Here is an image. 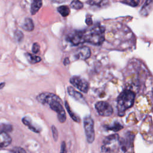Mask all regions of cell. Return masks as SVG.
Returning a JSON list of instances; mask_svg holds the SVG:
<instances>
[{"mask_svg":"<svg viewBox=\"0 0 153 153\" xmlns=\"http://www.w3.org/2000/svg\"><path fill=\"white\" fill-rule=\"evenodd\" d=\"M31 5H30V13L32 15L35 14L41 8L42 5V0H30Z\"/></svg>","mask_w":153,"mask_h":153,"instance_id":"4fadbf2b","label":"cell"},{"mask_svg":"<svg viewBox=\"0 0 153 153\" xmlns=\"http://www.w3.org/2000/svg\"><path fill=\"white\" fill-rule=\"evenodd\" d=\"M105 29L100 25H96L91 29L84 31V42L100 45L105 41Z\"/></svg>","mask_w":153,"mask_h":153,"instance_id":"7a4b0ae2","label":"cell"},{"mask_svg":"<svg viewBox=\"0 0 153 153\" xmlns=\"http://www.w3.org/2000/svg\"><path fill=\"white\" fill-rule=\"evenodd\" d=\"M10 153H26V152L23 148L20 147H16L11 151Z\"/></svg>","mask_w":153,"mask_h":153,"instance_id":"603a6c76","label":"cell"},{"mask_svg":"<svg viewBox=\"0 0 153 153\" xmlns=\"http://www.w3.org/2000/svg\"><path fill=\"white\" fill-rule=\"evenodd\" d=\"M14 37L16 41H17L18 42H20L23 41V39L24 38V35L20 30H17L14 32Z\"/></svg>","mask_w":153,"mask_h":153,"instance_id":"d6986e66","label":"cell"},{"mask_svg":"<svg viewBox=\"0 0 153 153\" xmlns=\"http://www.w3.org/2000/svg\"><path fill=\"white\" fill-rule=\"evenodd\" d=\"M51 130H52L53 139L54 141H57L58 139V131L57 130V128L54 126H52Z\"/></svg>","mask_w":153,"mask_h":153,"instance_id":"7402d4cb","label":"cell"},{"mask_svg":"<svg viewBox=\"0 0 153 153\" xmlns=\"http://www.w3.org/2000/svg\"><path fill=\"white\" fill-rule=\"evenodd\" d=\"M70 5L71 8L75 10H80L83 8V4L79 0H72Z\"/></svg>","mask_w":153,"mask_h":153,"instance_id":"ac0fdd59","label":"cell"},{"mask_svg":"<svg viewBox=\"0 0 153 153\" xmlns=\"http://www.w3.org/2000/svg\"><path fill=\"white\" fill-rule=\"evenodd\" d=\"M66 146L65 141H63L61 143V148H60V153H66Z\"/></svg>","mask_w":153,"mask_h":153,"instance_id":"484cf974","label":"cell"},{"mask_svg":"<svg viewBox=\"0 0 153 153\" xmlns=\"http://www.w3.org/2000/svg\"><path fill=\"white\" fill-rule=\"evenodd\" d=\"M12 141L11 136L7 132L1 131L0 133V148H5L8 146Z\"/></svg>","mask_w":153,"mask_h":153,"instance_id":"8fae6325","label":"cell"},{"mask_svg":"<svg viewBox=\"0 0 153 153\" xmlns=\"http://www.w3.org/2000/svg\"><path fill=\"white\" fill-rule=\"evenodd\" d=\"M95 108L98 114L103 117H109L113 113V109L110 104L104 101H100L96 103Z\"/></svg>","mask_w":153,"mask_h":153,"instance_id":"8992f818","label":"cell"},{"mask_svg":"<svg viewBox=\"0 0 153 153\" xmlns=\"http://www.w3.org/2000/svg\"><path fill=\"white\" fill-rule=\"evenodd\" d=\"M5 86V82H1L0 83V90L2 89Z\"/></svg>","mask_w":153,"mask_h":153,"instance_id":"f546056e","label":"cell"},{"mask_svg":"<svg viewBox=\"0 0 153 153\" xmlns=\"http://www.w3.org/2000/svg\"><path fill=\"white\" fill-rule=\"evenodd\" d=\"M36 99L41 103L48 105L53 111H55L60 123H64L66 121V112L62 106V101L58 96L52 93L45 92L38 94Z\"/></svg>","mask_w":153,"mask_h":153,"instance_id":"6da1fadb","label":"cell"},{"mask_svg":"<svg viewBox=\"0 0 153 153\" xmlns=\"http://www.w3.org/2000/svg\"><path fill=\"white\" fill-rule=\"evenodd\" d=\"M65 106L66 109L68 112L69 113L70 117H71V118H72L74 121H76V122H77V123H79V122L80 121L79 118L72 111V109H71V108H70V106H69V104H68V103L67 101H65Z\"/></svg>","mask_w":153,"mask_h":153,"instance_id":"2e32d148","label":"cell"},{"mask_svg":"<svg viewBox=\"0 0 153 153\" xmlns=\"http://www.w3.org/2000/svg\"><path fill=\"white\" fill-rule=\"evenodd\" d=\"M53 2H56V3H62L65 1V0H51Z\"/></svg>","mask_w":153,"mask_h":153,"instance_id":"f1b7e54d","label":"cell"},{"mask_svg":"<svg viewBox=\"0 0 153 153\" xmlns=\"http://www.w3.org/2000/svg\"><path fill=\"white\" fill-rule=\"evenodd\" d=\"M85 23L88 26H91L93 24V21L91 19V17L90 15L87 14L86 16V19H85Z\"/></svg>","mask_w":153,"mask_h":153,"instance_id":"4316f807","label":"cell"},{"mask_svg":"<svg viewBox=\"0 0 153 153\" xmlns=\"http://www.w3.org/2000/svg\"><path fill=\"white\" fill-rule=\"evenodd\" d=\"M134 98V93L129 90L123 91L119 95L117 99V109L119 115H124L126 111L133 106Z\"/></svg>","mask_w":153,"mask_h":153,"instance_id":"3957f363","label":"cell"},{"mask_svg":"<svg viewBox=\"0 0 153 153\" xmlns=\"http://www.w3.org/2000/svg\"><path fill=\"white\" fill-rule=\"evenodd\" d=\"M71 84L75 88L83 93H87L89 88L88 82L83 78L79 76H74L70 79Z\"/></svg>","mask_w":153,"mask_h":153,"instance_id":"5b68a950","label":"cell"},{"mask_svg":"<svg viewBox=\"0 0 153 153\" xmlns=\"http://www.w3.org/2000/svg\"><path fill=\"white\" fill-rule=\"evenodd\" d=\"M118 139H119L118 135L117 134H111L106 137L103 140V145L102 147V151H104V152L108 151V149L109 145H114V143H115L118 140Z\"/></svg>","mask_w":153,"mask_h":153,"instance_id":"9c48e42d","label":"cell"},{"mask_svg":"<svg viewBox=\"0 0 153 153\" xmlns=\"http://www.w3.org/2000/svg\"><path fill=\"white\" fill-rule=\"evenodd\" d=\"M22 27L26 31L30 32L34 29V23L30 18H26L22 25Z\"/></svg>","mask_w":153,"mask_h":153,"instance_id":"5bb4252c","label":"cell"},{"mask_svg":"<svg viewBox=\"0 0 153 153\" xmlns=\"http://www.w3.org/2000/svg\"><path fill=\"white\" fill-rule=\"evenodd\" d=\"M23 123L30 130L33 131L35 133H39L41 131V127L38 125L33 123L32 120L28 117H25L22 118Z\"/></svg>","mask_w":153,"mask_h":153,"instance_id":"30bf717a","label":"cell"},{"mask_svg":"<svg viewBox=\"0 0 153 153\" xmlns=\"http://www.w3.org/2000/svg\"><path fill=\"white\" fill-rule=\"evenodd\" d=\"M83 125L87 142L90 143H93L95 137L94 121L90 115H87L84 117Z\"/></svg>","mask_w":153,"mask_h":153,"instance_id":"277c9868","label":"cell"},{"mask_svg":"<svg viewBox=\"0 0 153 153\" xmlns=\"http://www.w3.org/2000/svg\"><path fill=\"white\" fill-rule=\"evenodd\" d=\"M25 56L27 59V60L28 61V62L30 64H35L37 63L38 62H39L41 60V59L40 57L29 53H26L25 54Z\"/></svg>","mask_w":153,"mask_h":153,"instance_id":"9a60e30c","label":"cell"},{"mask_svg":"<svg viewBox=\"0 0 153 153\" xmlns=\"http://www.w3.org/2000/svg\"><path fill=\"white\" fill-rule=\"evenodd\" d=\"M109 130H113L114 131H117L120 130H121L122 128H123V126L120 124V123H114L112 126H108V127H106Z\"/></svg>","mask_w":153,"mask_h":153,"instance_id":"44dd1931","label":"cell"},{"mask_svg":"<svg viewBox=\"0 0 153 153\" xmlns=\"http://www.w3.org/2000/svg\"><path fill=\"white\" fill-rule=\"evenodd\" d=\"M122 3L127 4L133 7H135L138 6L139 4V0H123L121 1Z\"/></svg>","mask_w":153,"mask_h":153,"instance_id":"ffe728a7","label":"cell"},{"mask_svg":"<svg viewBox=\"0 0 153 153\" xmlns=\"http://www.w3.org/2000/svg\"><path fill=\"white\" fill-rule=\"evenodd\" d=\"M69 63H70V61H69V58H68V57H66V58L64 59L63 64H64L65 65H68Z\"/></svg>","mask_w":153,"mask_h":153,"instance_id":"83f0119b","label":"cell"},{"mask_svg":"<svg viewBox=\"0 0 153 153\" xmlns=\"http://www.w3.org/2000/svg\"><path fill=\"white\" fill-rule=\"evenodd\" d=\"M67 90H68V94L70 96H71L72 97H73L75 100H76L78 102H80L81 103L85 102L84 97L82 95V94L80 93L79 92L77 91L76 90H75L72 87H70V86L68 87Z\"/></svg>","mask_w":153,"mask_h":153,"instance_id":"7c38bea8","label":"cell"},{"mask_svg":"<svg viewBox=\"0 0 153 153\" xmlns=\"http://www.w3.org/2000/svg\"><path fill=\"white\" fill-rule=\"evenodd\" d=\"M40 49V46L39 45L38 43L37 42H35L33 43V45H32V51L33 53H37Z\"/></svg>","mask_w":153,"mask_h":153,"instance_id":"cb8c5ba5","label":"cell"},{"mask_svg":"<svg viewBox=\"0 0 153 153\" xmlns=\"http://www.w3.org/2000/svg\"><path fill=\"white\" fill-rule=\"evenodd\" d=\"M91 56L90 49L88 47H82L78 48L74 54V57L75 59L79 60H86L88 59Z\"/></svg>","mask_w":153,"mask_h":153,"instance_id":"ba28073f","label":"cell"},{"mask_svg":"<svg viewBox=\"0 0 153 153\" xmlns=\"http://www.w3.org/2000/svg\"><path fill=\"white\" fill-rule=\"evenodd\" d=\"M58 12L63 16L67 17L70 13L69 8L66 5H61L57 8Z\"/></svg>","mask_w":153,"mask_h":153,"instance_id":"e0dca14e","label":"cell"},{"mask_svg":"<svg viewBox=\"0 0 153 153\" xmlns=\"http://www.w3.org/2000/svg\"><path fill=\"white\" fill-rule=\"evenodd\" d=\"M66 40L72 45H78L84 42V31L75 30L68 35Z\"/></svg>","mask_w":153,"mask_h":153,"instance_id":"52a82bcc","label":"cell"},{"mask_svg":"<svg viewBox=\"0 0 153 153\" xmlns=\"http://www.w3.org/2000/svg\"><path fill=\"white\" fill-rule=\"evenodd\" d=\"M13 130V126L11 125H8V124H4L3 125V130L2 131H5V132H10Z\"/></svg>","mask_w":153,"mask_h":153,"instance_id":"d4e9b609","label":"cell"}]
</instances>
